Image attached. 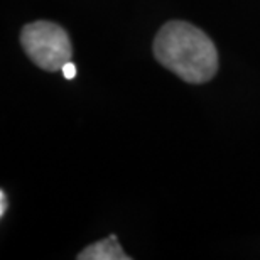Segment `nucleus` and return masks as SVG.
Returning <instances> with one entry per match:
<instances>
[{"instance_id": "nucleus-5", "label": "nucleus", "mask_w": 260, "mask_h": 260, "mask_svg": "<svg viewBox=\"0 0 260 260\" xmlns=\"http://www.w3.org/2000/svg\"><path fill=\"white\" fill-rule=\"evenodd\" d=\"M5 210H7V196H5V191H0V216L5 215Z\"/></svg>"}, {"instance_id": "nucleus-4", "label": "nucleus", "mask_w": 260, "mask_h": 260, "mask_svg": "<svg viewBox=\"0 0 260 260\" xmlns=\"http://www.w3.org/2000/svg\"><path fill=\"white\" fill-rule=\"evenodd\" d=\"M61 71H63V75H64L66 80H73V78L76 76V66L73 64L71 61H68V63L63 66V70H61Z\"/></svg>"}, {"instance_id": "nucleus-1", "label": "nucleus", "mask_w": 260, "mask_h": 260, "mask_svg": "<svg viewBox=\"0 0 260 260\" xmlns=\"http://www.w3.org/2000/svg\"><path fill=\"white\" fill-rule=\"evenodd\" d=\"M154 56L188 83H206L218 71V53L213 41L184 20H171L160 27L154 39Z\"/></svg>"}, {"instance_id": "nucleus-2", "label": "nucleus", "mask_w": 260, "mask_h": 260, "mask_svg": "<svg viewBox=\"0 0 260 260\" xmlns=\"http://www.w3.org/2000/svg\"><path fill=\"white\" fill-rule=\"evenodd\" d=\"M20 44L36 66L49 73L61 71L73 58L68 32L49 20H38L25 25L20 32Z\"/></svg>"}, {"instance_id": "nucleus-3", "label": "nucleus", "mask_w": 260, "mask_h": 260, "mask_svg": "<svg viewBox=\"0 0 260 260\" xmlns=\"http://www.w3.org/2000/svg\"><path fill=\"white\" fill-rule=\"evenodd\" d=\"M78 260H130V255H127L122 250L120 243H118L115 235H110L105 240H98L93 245H88L86 248L78 253Z\"/></svg>"}]
</instances>
